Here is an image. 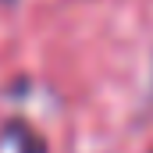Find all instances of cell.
<instances>
[{
    "label": "cell",
    "mask_w": 153,
    "mask_h": 153,
    "mask_svg": "<svg viewBox=\"0 0 153 153\" xmlns=\"http://www.w3.org/2000/svg\"><path fill=\"white\" fill-rule=\"evenodd\" d=\"M4 135H14V143L22 146V153H46L43 139H39L32 128H25L22 121H7V125H4Z\"/></svg>",
    "instance_id": "obj_1"
}]
</instances>
